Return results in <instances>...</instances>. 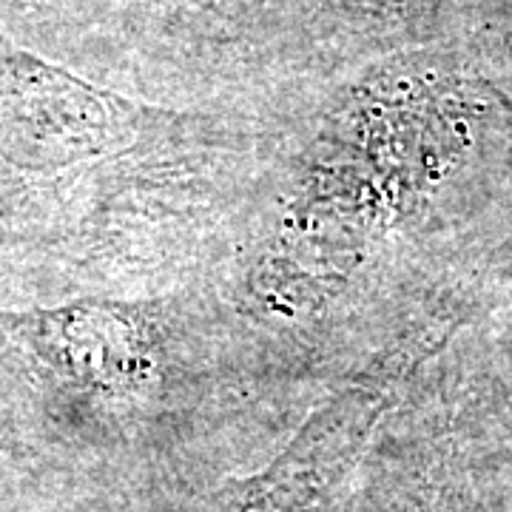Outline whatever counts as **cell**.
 <instances>
[{"label": "cell", "instance_id": "6da1fadb", "mask_svg": "<svg viewBox=\"0 0 512 512\" xmlns=\"http://www.w3.org/2000/svg\"><path fill=\"white\" fill-rule=\"evenodd\" d=\"M461 316L441 311L402 348L387 350L353 384L322 404L274 464L214 498L208 512H313L345 478L407 373L456 333Z\"/></svg>", "mask_w": 512, "mask_h": 512}, {"label": "cell", "instance_id": "7a4b0ae2", "mask_svg": "<svg viewBox=\"0 0 512 512\" xmlns=\"http://www.w3.org/2000/svg\"><path fill=\"white\" fill-rule=\"evenodd\" d=\"M66 367L89 387L140 390L157 376L163 330L151 305H80L63 313Z\"/></svg>", "mask_w": 512, "mask_h": 512}]
</instances>
